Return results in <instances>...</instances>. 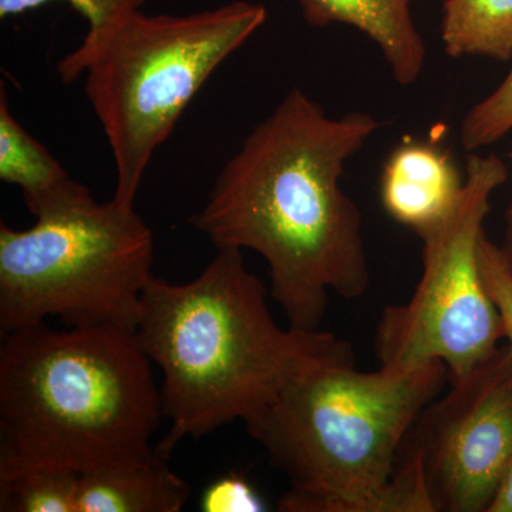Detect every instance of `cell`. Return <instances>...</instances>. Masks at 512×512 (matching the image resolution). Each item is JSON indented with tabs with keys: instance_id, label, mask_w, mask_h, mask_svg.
<instances>
[{
	"instance_id": "obj_1",
	"label": "cell",
	"mask_w": 512,
	"mask_h": 512,
	"mask_svg": "<svg viewBox=\"0 0 512 512\" xmlns=\"http://www.w3.org/2000/svg\"><path fill=\"white\" fill-rule=\"evenodd\" d=\"M379 130L365 111L340 117L292 89L218 174L192 227L218 248L258 252L289 326L318 330L330 293L370 285L362 212L342 188L346 164Z\"/></svg>"
},
{
	"instance_id": "obj_2",
	"label": "cell",
	"mask_w": 512,
	"mask_h": 512,
	"mask_svg": "<svg viewBox=\"0 0 512 512\" xmlns=\"http://www.w3.org/2000/svg\"><path fill=\"white\" fill-rule=\"evenodd\" d=\"M136 338L163 375L161 407L170 431L156 448L168 458L187 437L255 419L299 373L355 359L335 333L282 329L239 248H218L188 284L153 275L141 296Z\"/></svg>"
},
{
	"instance_id": "obj_3",
	"label": "cell",
	"mask_w": 512,
	"mask_h": 512,
	"mask_svg": "<svg viewBox=\"0 0 512 512\" xmlns=\"http://www.w3.org/2000/svg\"><path fill=\"white\" fill-rule=\"evenodd\" d=\"M448 380L443 362L360 372L333 360L299 373L249 434L284 471L282 512H434L420 453L406 443Z\"/></svg>"
},
{
	"instance_id": "obj_4",
	"label": "cell",
	"mask_w": 512,
	"mask_h": 512,
	"mask_svg": "<svg viewBox=\"0 0 512 512\" xmlns=\"http://www.w3.org/2000/svg\"><path fill=\"white\" fill-rule=\"evenodd\" d=\"M163 417L150 357L134 330H53L3 335L0 478L28 470L83 474L150 457Z\"/></svg>"
},
{
	"instance_id": "obj_5",
	"label": "cell",
	"mask_w": 512,
	"mask_h": 512,
	"mask_svg": "<svg viewBox=\"0 0 512 512\" xmlns=\"http://www.w3.org/2000/svg\"><path fill=\"white\" fill-rule=\"evenodd\" d=\"M141 9L87 29L56 67L64 84L84 77L116 165L113 198L124 205H134L151 158L195 94L268 19L264 5L248 0L188 15Z\"/></svg>"
},
{
	"instance_id": "obj_6",
	"label": "cell",
	"mask_w": 512,
	"mask_h": 512,
	"mask_svg": "<svg viewBox=\"0 0 512 512\" xmlns=\"http://www.w3.org/2000/svg\"><path fill=\"white\" fill-rule=\"evenodd\" d=\"M153 232L134 205L89 192L36 217L28 229L0 225V330L59 318L70 328L136 332L153 278Z\"/></svg>"
},
{
	"instance_id": "obj_7",
	"label": "cell",
	"mask_w": 512,
	"mask_h": 512,
	"mask_svg": "<svg viewBox=\"0 0 512 512\" xmlns=\"http://www.w3.org/2000/svg\"><path fill=\"white\" fill-rule=\"evenodd\" d=\"M507 178L500 157L468 153L456 207L419 235L423 272L416 291L409 302L387 306L377 323L380 366L412 369L439 360L454 382L500 348L503 322L485 289L478 244L491 197Z\"/></svg>"
},
{
	"instance_id": "obj_8",
	"label": "cell",
	"mask_w": 512,
	"mask_h": 512,
	"mask_svg": "<svg viewBox=\"0 0 512 512\" xmlns=\"http://www.w3.org/2000/svg\"><path fill=\"white\" fill-rule=\"evenodd\" d=\"M421 412L420 453L434 512H488L512 463V352L498 348Z\"/></svg>"
},
{
	"instance_id": "obj_9",
	"label": "cell",
	"mask_w": 512,
	"mask_h": 512,
	"mask_svg": "<svg viewBox=\"0 0 512 512\" xmlns=\"http://www.w3.org/2000/svg\"><path fill=\"white\" fill-rule=\"evenodd\" d=\"M463 187L464 177L446 150L406 140L383 165L380 198L394 221L420 235L454 210Z\"/></svg>"
},
{
	"instance_id": "obj_10",
	"label": "cell",
	"mask_w": 512,
	"mask_h": 512,
	"mask_svg": "<svg viewBox=\"0 0 512 512\" xmlns=\"http://www.w3.org/2000/svg\"><path fill=\"white\" fill-rule=\"evenodd\" d=\"M312 28L349 26L372 40L400 86H412L426 66L427 49L413 19V0H298Z\"/></svg>"
},
{
	"instance_id": "obj_11",
	"label": "cell",
	"mask_w": 512,
	"mask_h": 512,
	"mask_svg": "<svg viewBox=\"0 0 512 512\" xmlns=\"http://www.w3.org/2000/svg\"><path fill=\"white\" fill-rule=\"evenodd\" d=\"M190 494L156 448L143 460L80 476L77 512H180Z\"/></svg>"
},
{
	"instance_id": "obj_12",
	"label": "cell",
	"mask_w": 512,
	"mask_h": 512,
	"mask_svg": "<svg viewBox=\"0 0 512 512\" xmlns=\"http://www.w3.org/2000/svg\"><path fill=\"white\" fill-rule=\"evenodd\" d=\"M0 180L18 185L26 207L35 218L89 191L86 185L73 180L53 154L15 119L3 90L0 93Z\"/></svg>"
},
{
	"instance_id": "obj_13",
	"label": "cell",
	"mask_w": 512,
	"mask_h": 512,
	"mask_svg": "<svg viewBox=\"0 0 512 512\" xmlns=\"http://www.w3.org/2000/svg\"><path fill=\"white\" fill-rule=\"evenodd\" d=\"M441 40L450 57H512V0H444Z\"/></svg>"
},
{
	"instance_id": "obj_14",
	"label": "cell",
	"mask_w": 512,
	"mask_h": 512,
	"mask_svg": "<svg viewBox=\"0 0 512 512\" xmlns=\"http://www.w3.org/2000/svg\"><path fill=\"white\" fill-rule=\"evenodd\" d=\"M77 474L28 470L0 478L2 512H77Z\"/></svg>"
},
{
	"instance_id": "obj_15",
	"label": "cell",
	"mask_w": 512,
	"mask_h": 512,
	"mask_svg": "<svg viewBox=\"0 0 512 512\" xmlns=\"http://www.w3.org/2000/svg\"><path fill=\"white\" fill-rule=\"evenodd\" d=\"M512 130V69L500 86L474 104L460 126L461 146L468 153L497 143Z\"/></svg>"
},
{
	"instance_id": "obj_16",
	"label": "cell",
	"mask_w": 512,
	"mask_h": 512,
	"mask_svg": "<svg viewBox=\"0 0 512 512\" xmlns=\"http://www.w3.org/2000/svg\"><path fill=\"white\" fill-rule=\"evenodd\" d=\"M478 259L485 289L500 313L504 339L508 340V348L512 352V276L505 265L500 247L490 241L485 232L478 244Z\"/></svg>"
},
{
	"instance_id": "obj_17",
	"label": "cell",
	"mask_w": 512,
	"mask_h": 512,
	"mask_svg": "<svg viewBox=\"0 0 512 512\" xmlns=\"http://www.w3.org/2000/svg\"><path fill=\"white\" fill-rule=\"evenodd\" d=\"M53 2H63L72 6L86 20L89 26L87 29H94L120 13L143 8L146 0H0V18L20 16Z\"/></svg>"
},
{
	"instance_id": "obj_18",
	"label": "cell",
	"mask_w": 512,
	"mask_h": 512,
	"mask_svg": "<svg viewBox=\"0 0 512 512\" xmlns=\"http://www.w3.org/2000/svg\"><path fill=\"white\" fill-rule=\"evenodd\" d=\"M200 507L204 512L266 511L261 495L256 493L247 478L237 473H229L212 481L202 493Z\"/></svg>"
},
{
	"instance_id": "obj_19",
	"label": "cell",
	"mask_w": 512,
	"mask_h": 512,
	"mask_svg": "<svg viewBox=\"0 0 512 512\" xmlns=\"http://www.w3.org/2000/svg\"><path fill=\"white\" fill-rule=\"evenodd\" d=\"M488 512H512V463L498 487Z\"/></svg>"
},
{
	"instance_id": "obj_20",
	"label": "cell",
	"mask_w": 512,
	"mask_h": 512,
	"mask_svg": "<svg viewBox=\"0 0 512 512\" xmlns=\"http://www.w3.org/2000/svg\"><path fill=\"white\" fill-rule=\"evenodd\" d=\"M500 247L501 255H503L505 265L512 276V205L505 212V229L503 244Z\"/></svg>"
},
{
	"instance_id": "obj_21",
	"label": "cell",
	"mask_w": 512,
	"mask_h": 512,
	"mask_svg": "<svg viewBox=\"0 0 512 512\" xmlns=\"http://www.w3.org/2000/svg\"><path fill=\"white\" fill-rule=\"evenodd\" d=\"M511 160H512V151H511Z\"/></svg>"
}]
</instances>
